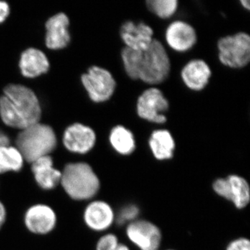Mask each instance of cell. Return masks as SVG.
Here are the masks:
<instances>
[{
    "label": "cell",
    "instance_id": "cell-2",
    "mask_svg": "<svg viewBox=\"0 0 250 250\" xmlns=\"http://www.w3.org/2000/svg\"><path fill=\"white\" fill-rule=\"evenodd\" d=\"M42 109L36 93L25 85L10 83L0 96V118L6 126L21 130L40 123Z\"/></svg>",
    "mask_w": 250,
    "mask_h": 250
},
{
    "label": "cell",
    "instance_id": "cell-8",
    "mask_svg": "<svg viewBox=\"0 0 250 250\" xmlns=\"http://www.w3.org/2000/svg\"><path fill=\"white\" fill-rule=\"evenodd\" d=\"M212 188L218 196L231 202L238 209H243L250 204V184L246 178L238 174L216 179Z\"/></svg>",
    "mask_w": 250,
    "mask_h": 250
},
{
    "label": "cell",
    "instance_id": "cell-13",
    "mask_svg": "<svg viewBox=\"0 0 250 250\" xmlns=\"http://www.w3.org/2000/svg\"><path fill=\"white\" fill-rule=\"evenodd\" d=\"M34 182L43 191H51L60 186L62 170L54 166L52 155L42 156L31 163Z\"/></svg>",
    "mask_w": 250,
    "mask_h": 250
},
{
    "label": "cell",
    "instance_id": "cell-22",
    "mask_svg": "<svg viewBox=\"0 0 250 250\" xmlns=\"http://www.w3.org/2000/svg\"><path fill=\"white\" fill-rule=\"evenodd\" d=\"M147 7L151 12L161 19L172 17L179 6L177 0H147Z\"/></svg>",
    "mask_w": 250,
    "mask_h": 250
},
{
    "label": "cell",
    "instance_id": "cell-20",
    "mask_svg": "<svg viewBox=\"0 0 250 250\" xmlns=\"http://www.w3.org/2000/svg\"><path fill=\"white\" fill-rule=\"evenodd\" d=\"M108 141L112 148L122 156H129L136 149L134 134L123 125H117L111 129Z\"/></svg>",
    "mask_w": 250,
    "mask_h": 250
},
{
    "label": "cell",
    "instance_id": "cell-21",
    "mask_svg": "<svg viewBox=\"0 0 250 250\" xmlns=\"http://www.w3.org/2000/svg\"><path fill=\"white\" fill-rule=\"evenodd\" d=\"M25 163L22 153L16 146L9 145L0 147V175L20 172L24 168Z\"/></svg>",
    "mask_w": 250,
    "mask_h": 250
},
{
    "label": "cell",
    "instance_id": "cell-10",
    "mask_svg": "<svg viewBox=\"0 0 250 250\" xmlns=\"http://www.w3.org/2000/svg\"><path fill=\"white\" fill-rule=\"evenodd\" d=\"M129 241L140 250H159L162 242L160 228L147 220L137 219L126 225L125 230Z\"/></svg>",
    "mask_w": 250,
    "mask_h": 250
},
{
    "label": "cell",
    "instance_id": "cell-19",
    "mask_svg": "<svg viewBox=\"0 0 250 250\" xmlns=\"http://www.w3.org/2000/svg\"><path fill=\"white\" fill-rule=\"evenodd\" d=\"M148 143L156 160H170L173 157L176 143L168 130L157 129L153 131Z\"/></svg>",
    "mask_w": 250,
    "mask_h": 250
},
{
    "label": "cell",
    "instance_id": "cell-7",
    "mask_svg": "<svg viewBox=\"0 0 250 250\" xmlns=\"http://www.w3.org/2000/svg\"><path fill=\"white\" fill-rule=\"evenodd\" d=\"M24 228L32 234L46 236L53 232L58 224V215L52 206L45 203L29 206L23 215Z\"/></svg>",
    "mask_w": 250,
    "mask_h": 250
},
{
    "label": "cell",
    "instance_id": "cell-23",
    "mask_svg": "<svg viewBox=\"0 0 250 250\" xmlns=\"http://www.w3.org/2000/svg\"><path fill=\"white\" fill-rule=\"evenodd\" d=\"M95 250H131L113 233H104L95 245Z\"/></svg>",
    "mask_w": 250,
    "mask_h": 250
},
{
    "label": "cell",
    "instance_id": "cell-15",
    "mask_svg": "<svg viewBox=\"0 0 250 250\" xmlns=\"http://www.w3.org/2000/svg\"><path fill=\"white\" fill-rule=\"evenodd\" d=\"M165 36L169 47L178 52L190 50L197 41L195 28L182 21H174L169 24L166 29Z\"/></svg>",
    "mask_w": 250,
    "mask_h": 250
},
{
    "label": "cell",
    "instance_id": "cell-12",
    "mask_svg": "<svg viewBox=\"0 0 250 250\" xmlns=\"http://www.w3.org/2000/svg\"><path fill=\"white\" fill-rule=\"evenodd\" d=\"M96 141L95 131L82 123H74L67 126L62 135L64 147L72 154H88L95 147Z\"/></svg>",
    "mask_w": 250,
    "mask_h": 250
},
{
    "label": "cell",
    "instance_id": "cell-24",
    "mask_svg": "<svg viewBox=\"0 0 250 250\" xmlns=\"http://www.w3.org/2000/svg\"><path fill=\"white\" fill-rule=\"evenodd\" d=\"M139 207L135 205H128L122 207L118 213H116V223L119 225H129L139 219Z\"/></svg>",
    "mask_w": 250,
    "mask_h": 250
},
{
    "label": "cell",
    "instance_id": "cell-26",
    "mask_svg": "<svg viewBox=\"0 0 250 250\" xmlns=\"http://www.w3.org/2000/svg\"><path fill=\"white\" fill-rule=\"evenodd\" d=\"M10 14L9 4L4 1H0V24L4 22Z\"/></svg>",
    "mask_w": 250,
    "mask_h": 250
},
{
    "label": "cell",
    "instance_id": "cell-17",
    "mask_svg": "<svg viewBox=\"0 0 250 250\" xmlns=\"http://www.w3.org/2000/svg\"><path fill=\"white\" fill-rule=\"evenodd\" d=\"M212 72L209 65L202 59L188 62L181 71V77L189 89L200 91L208 85Z\"/></svg>",
    "mask_w": 250,
    "mask_h": 250
},
{
    "label": "cell",
    "instance_id": "cell-6",
    "mask_svg": "<svg viewBox=\"0 0 250 250\" xmlns=\"http://www.w3.org/2000/svg\"><path fill=\"white\" fill-rule=\"evenodd\" d=\"M82 84L92 101L102 103L113 96L116 82L111 72L99 66H92L81 77Z\"/></svg>",
    "mask_w": 250,
    "mask_h": 250
},
{
    "label": "cell",
    "instance_id": "cell-3",
    "mask_svg": "<svg viewBox=\"0 0 250 250\" xmlns=\"http://www.w3.org/2000/svg\"><path fill=\"white\" fill-rule=\"evenodd\" d=\"M60 187L75 202H88L96 197L101 188L98 174L83 161L67 163L62 170Z\"/></svg>",
    "mask_w": 250,
    "mask_h": 250
},
{
    "label": "cell",
    "instance_id": "cell-4",
    "mask_svg": "<svg viewBox=\"0 0 250 250\" xmlns=\"http://www.w3.org/2000/svg\"><path fill=\"white\" fill-rule=\"evenodd\" d=\"M57 137L49 125L38 123L21 130L16 140V147L22 153L26 162L51 155L57 148Z\"/></svg>",
    "mask_w": 250,
    "mask_h": 250
},
{
    "label": "cell",
    "instance_id": "cell-28",
    "mask_svg": "<svg viewBox=\"0 0 250 250\" xmlns=\"http://www.w3.org/2000/svg\"><path fill=\"white\" fill-rule=\"evenodd\" d=\"M9 145L10 139L9 136L3 131H0V147L9 146Z\"/></svg>",
    "mask_w": 250,
    "mask_h": 250
},
{
    "label": "cell",
    "instance_id": "cell-18",
    "mask_svg": "<svg viewBox=\"0 0 250 250\" xmlns=\"http://www.w3.org/2000/svg\"><path fill=\"white\" fill-rule=\"evenodd\" d=\"M49 64L47 56L41 49L30 47L21 56L19 67L21 74L27 78H36L48 72Z\"/></svg>",
    "mask_w": 250,
    "mask_h": 250
},
{
    "label": "cell",
    "instance_id": "cell-16",
    "mask_svg": "<svg viewBox=\"0 0 250 250\" xmlns=\"http://www.w3.org/2000/svg\"><path fill=\"white\" fill-rule=\"evenodd\" d=\"M69 24V18L64 13H59L47 20L45 24V44L47 48L57 50L68 45L70 41Z\"/></svg>",
    "mask_w": 250,
    "mask_h": 250
},
{
    "label": "cell",
    "instance_id": "cell-29",
    "mask_svg": "<svg viewBox=\"0 0 250 250\" xmlns=\"http://www.w3.org/2000/svg\"><path fill=\"white\" fill-rule=\"evenodd\" d=\"M241 4L242 6H243V8H245V9L248 10V11H249L250 9V0H241Z\"/></svg>",
    "mask_w": 250,
    "mask_h": 250
},
{
    "label": "cell",
    "instance_id": "cell-25",
    "mask_svg": "<svg viewBox=\"0 0 250 250\" xmlns=\"http://www.w3.org/2000/svg\"><path fill=\"white\" fill-rule=\"evenodd\" d=\"M226 250H250V241L245 237L236 238L229 243Z\"/></svg>",
    "mask_w": 250,
    "mask_h": 250
},
{
    "label": "cell",
    "instance_id": "cell-9",
    "mask_svg": "<svg viewBox=\"0 0 250 250\" xmlns=\"http://www.w3.org/2000/svg\"><path fill=\"white\" fill-rule=\"evenodd\" d=\"M168 100L164 93L157 88H147L140 95L136 103V112L138 116L145 121L164 124L167 118L164 114L168 110Z\"/></svg>",
    "mask_w": 250,
    "mask_h": 250
},
{
    "label": "cell",
    "instance_id": "cell-27",
    "mask_svg": "<svg viewBox=\"0 0 250 250\" xmlns=\"http://www.w3.org/2000/svg\"><path fill=\"white\" fill-rule=\"evenodd\" d=\"M8 218V210L4 202L0 200V230L3 228Z\"/></svg>",
    "mask_w": 250,
    "mask_h": 250
},
{
    "label": "cell",
    "instance_id": "cell-1",
    "mask_svg": "<svg viewBox=\"0 0 250 250\" xmlns=\"http://www.w3.org/2000/svg\"><path fill=\"white\" fill-rule=\"evenodd\" d=\"M121 57L125 72L133 80L159 84L166 80L170 72V60L167 51L156 39L143 52L125 47Z\"/></svg>",
    "mask_w": 250,
    "mask_h": 250
},
{
    "label": "cell",
    "instance_id": "cell-5",
    "mask_svg": "<svg viewBox=\"0 0 250 250\" xmlns=\"http://www.w3.org/2000/svg\"><path fill=\"white\" fill-rule=\"evenodd\" d=\"M218 59L225 66L241 69L250 62V36L245 32L224 36L218 41Z\"/></svg>",
    "mask_w": 250,
    "mask_h": 250
},
{
    "label": "cell",
    "instance_id": "cell-11",
    "mask_svg": "<svg viewBox=\"0 0 250 250\" xmlns=\"http://www.w3.org/2000/svg\"><path fill=\"white\" fill-rule=\"evenodd\" d=\"M82 218L85 227L91 231L104 233L116 223V212L107 202L95 198L87 202Z\"/></svg>",
    "mask_w": 250,
    "mask_h": 250
},
{
    "label": "cell",
    "instance_id": "cell-30",
    "mask_svg": "<svg viewBox=\"0 0 250 250\" xmlns=\"http://www.w3.org/2000/svg\"><path fill=\"white\" fill-rule=\"evenodd\" d=\"M175 250L170 249V250Z\"/></svg>",
    "mask_w": 250,
    "mask_h": 250
},
{
    "label": "cell",
    "instance_id": "cell-14",
    "mask_svg": "<svg viewBox=\"0 0 250 250\" xmlns=\"http://www.w3.org/2000/svg\"><path fill=\"white\" fill-rule=\"evenodd\" d=\"M120 35L125 47L141 52L146 50L154 40L152 28L145 22L126 21L122 25Z\"/></svg>",
    "mask_w": 250,
    "mask_h": 250
}]
</instances>
